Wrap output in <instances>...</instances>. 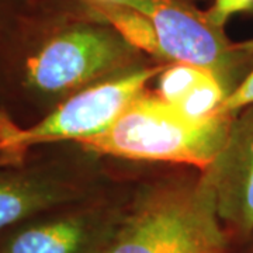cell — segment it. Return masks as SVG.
<instances>
[{"label":"cell","instance_id":"1","mask_svg":"<svg viewBox=\"0 0 253 253\" xmlns=\"http://www.w3.org/2000/svg\"><path fill=\"white\" fill-rule=\"evenodd\" d=\"M151 61L83 0H33L0 73V107L30 126L84 87Z\"/></svg>","mask_w":253,"mask_h":253},{"label":"cell","instance_id":"2","mask_svg":"<svg viewBox=\"0 0 253 253\" xmlns=\"http://www.w3.org/2000/svg\"><path fill=\"white\" fill-rule=\"evenodd\" d=\"M231 241L200 170L177 166L138 176L107 253H229Z\"/></svg>","mask_w":253,"mask_h":253},{"label":"cell","instance_id":"3","mask_svg":"<svg viewBox=\"0 0 253 253\" xmlns=\"http://www.w3.org/2000/svg\"><path fill=\"white\" fill-rule=\"evenodd\" d=\"M234 116L215 114L191 121L148 89L106 131L76 144L110 159L204 172L225 142Z\"/></svg>","mask_w":253,"mask_h":253},{"label":"cell","instance_id":"4","mask_svg":"<svg viewBox=\"0 0 253 253\" xmlns=\"http://www.w3.org/2000/svg\"><path fill=\"white\" fill-rule=\"evenodd\" d=\"M110 158L76 142L42 145L0 168V234L52 208L99 193L121 176Z\"/></svg>","mask_w":253,"mask_h":253},{"label":"cell","instance_id":"5","mask_svg":"<svg viewBox=\"0 0 253 253\" xmlns=\"http://www.w3.org/2000/svg\"><path fill=\"white\" fill-rule=\"evenodd\" d=\"M136 176H121L86 199L52 208L0 234V253H107Z\"/></svg>","mask_w":253,"mask_h":253},{"label":"cell","instance_id":"6","mask_svg":"<svg viewBox=\"0 0 253 253\" xmlns=\"http://www.w3.org/2000/svg\"><path fill=\"white\" fill-rule=\"evenodd\" d=\"M169 65L146 63L90 84L34 124L21 126L11 121L6 132V145L13 162H21L38 146L81 142L106 131Z\"/></svg>","mask_w":253,"mask_h":253},{"label":"cell","instance_id":"7","mask_svg":"<svg viewBox=\"0 0 253 253\" xmlns=\"http://www.w3.org/2000/svg\"><path fill=\"white\" fill-rule=\"evenodd\" d=\"M141 11L154 24L162 59L214 73L229 90L253 68V40L232 42L224 28L211 24L191 0H110Z\"/></svg>","mask_w":253,"mask_h":253},{"label":"cell","instance_id":"8","mask_svg":"<svg viewBox=\"0 0 253 253\" xmlns=\"http://www.w3.org/2000/svg\"><path fill=\"white\" fill-rule=\"evenodd\" d=\"M232 244L253 235V104L236 113L217 158L201 172Z\"/></svg>","mask_w":253,"mask_h":253},{"label":"cell","instance_id":"9","mask_svg":"<svg viewBox=\"0 0 253 253\" xmlns=\"http://www.w3.org/2000/svg\"><path fill=\"white\" fill-rule=\"evenodd\" d=\"M90 10L109 23L129 45L156 62H165L151 20L141 11L110 0H83ZM168 63V62H165Z\"/></svg>","mask_w":253,"mask_h":253},{"label":"cell","instance_id":"10","mask_svg":"<svg viewBox=\"0 0 253 253\" xmlns=\"http://www.w3.org/2000/svg\"><path fill=\"white\" fill-rule=\"evenodd\" d=\"M229 96V90L214 73L208 72L201 81L172 106L183 117L191 121H204L218 114V110ZM170 106V104H169Z\"/></svg>","mask_w":253,"mask_h":253},{"label":"cell","instance_id":"11","mask_svg":"<svg viewBox=\"0 0 253 253\" xmlns=\"http://www.w3.org/2000/svg\"><path fill=\"white\" fill-rule=\"evenodd\" d=\"M210 71L187 63H170L156 78L154 94L163 103L174 106Z\"/></svg>","mask_w":253,"mask_h":253},{"label":"cell","instance_id":"12","mask_svg":"<svg viewBox=\"0 0 253 253\" xmlns=\"http://www.w3.org/2000/svg\"><path fill=\"white\" fill-rule=\"evenodd\" d=\"M33 0H0V73Z\"/></svg>","mask_w":253,"mask_h":253},{"label":"cell","instance_id":"13","mask_svg":"<svg viewBox=\"0 0 253 253\" xmlns=\"http://www.w3.org/2000/svg\"><path fill=\"white\" fill-rule=\"evenodd\" d=\"M253 0H214V4L204 11L208 21L224 28L228 18L238 13H252Z\"/></svg>","mask_w":253,"mask_h":253},{"label":"cell","instance_id":"14","mask_svg":"<svg viewBox=\"0 0 253 253\" xmlns=\"http://www.w3.org/2000/svg\"><path fill=\"white\" fill-rule=\"evenodd\" d=\"M253 104V68L246 75L241 84L232 91L222 106L218 110V114H236L239 110Z\"/></svg>","mask_w":253,"mask_h":253},{"label":"cell","instance_id":"15","mask_svg":"<svg viewBox=\"0 0 253 253\" xmlns=\"http://www.w3.org/2000/svg\"><path fill=\"white\" fill-rule=\"evenodd\" d=\"M10 123H11V118L9 117V114L0 107V168L7 166V165H14L7 149V145H6V132H7Z\"/></svg>","mask_w":253,"mask_h":253},{"label":"cell","instance_id":"16","mask_svg":"<svg viewBox=\"0 0 253 253\" xmlns=\"http://www.w3.org/2000/svg\"><path fill=\"white\" fill-rule=\"evenodd\" d=\"M246 246H248V249H246V252H245V253H253V235H252V238H251V239L248 241Z\"/></svg>","mask_w":253,"mask_h":253}]
</instances>
